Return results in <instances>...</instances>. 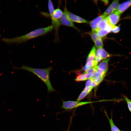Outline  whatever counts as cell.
I'll return each mask as SVG.
<instances>
[{"label": "cell", "mask_w": 131, "mask_h": 131, "mask_svg": "<svg viewBox=\"0 0 131 131\" xmlns=\"http://www.w3.org/2000/svg\"><path fill=\"white\" fill-rule=\"evenodd\" d=\"M13 65L12 69H19L26 70L37 76L45 84L48 93L56 91L51 84L50 79V74L52 69V66L45 68L41 69L33 68L24 65H23L21 67H18Z\"/></svg>", "instance_id": "6da1fadb"}, {"label": "cell", "mask_w": 131, "mask_h": 131, "mask_svg": "<svg viewBox=\"0 0 131 131\" xmlns=\"http://www.w3.org/2000/svg\"><path fill=\"white\" fill-rule=\"evenodd\" d=\"M53 29L51 25L39 28L22 36L11 38H3L2 41L8 43L20 44L25 42L29 40L43 35L51 32Z\"/></svg>", "instance_id": "7a4b0ae2"}, {"label": "cell", "mask_w": 131, "mask_h": 131, "mask_svg": "<svg viewBox=\"0 0 131 131\" xmlns=\"http://www.w3.org/2000/svg\"><path fill=\"white\" fill-rule=\"evenodd\" d=\"M107 100H102L96 101H63V104L61 106L62 108L65 110H70L76 108L87 104L97 102H101L107 101Z\"/></svg>", "instance_id": "3957f363"}, {"label": "cell", "mask_w": 131, "mask_h": 131, "mask_svg": "<svg viewBox=\"0 0 131 131\" xmlns=\"http://www.w3.org/2000/svg\"><path fill=\"white\" fill-rule=\"evenodd\" d=\"M66 2H65V6L63 14L60 18L61 25L77 29L72 21L68 17L67 13V10L66 6Z\"/></svg>", "instance_id": "277c9868"}, {"label": "cell", "mask_w": 131, "mask_h": 131, "mask_svg": "<svg viewBox=\"0 0 131 131\" xmlns=\"http://www.w3.org/2000/svg\"><path fill=\"white\" fill-rule=\"evenodd\" d=\"M120 15L115 12L109 14L106 17L109 23L112 25H115L119 21Z\"/></svg>", "instance_id": "5b68a950"}, {"label": "cell", "mask_w": 131, "mask_h": 131, "mask_svg": "<svg viewBox=\"0 0 131 131\" xmlns=\"http://www.w3.org/2000/svg\"><path fill=\"white\" fill-rule=\"evenodd\" d=\"M67 13L68 17L72 21L79 23H88L86 20L73 14L68 10Z\"/></svg>", "instance_id": "8992f818"}, {"label": "cell", "mask_w": 131, "mask_h": 131, "mask_svg": "<svg viewBox=\"0 0 131 131\" xmlns=\"http://www.w3.org/2000/svg\"><path fill=\"white\" fill-rule=\"evenodd\" d=\"M131 6V0L123 2L119 5L117 9L114 12L121 15Z\"/></svg>", "instance_id": "52a82bcc"}, {"label": "cell", "mask_w": 131, "mask_h": 131, "mask_svg": "<svg viewBox=\"0 0 131 131\" xmlns=\"http://www.w3.org/2000/svg\"><path fill=\"white\" fill-rule=\"evenodd\" d=\"M106 16L103 14L96 17L90 22L92 31H96L98 30L97 25L99 22Z\"/></svg>", "instance_id": "ba28073f"}, {"label": "cell", "mask_w": 131, "mask_h": 131, "mask_svg": "<svg viewBox=\"0 0 131 131\" xmlns=\"http://www.w3.org/2000/svg\"><path fill=\"white\" fill-rule=\"evenodd\" d=\"M109 58L105 59L102 61L98 66V69L107 73L108 69Z\"/></svg>", "instance_id": "9c48e42d"}, {"label": "cell", "mask_w": 131, "mask_h": 131, "mask_svg": "<svg viewBox=\"0 0 131 131\" xmlns=\"http://www.w3.org/2000/svg\"><path fill=\"white\" fill-rule=\"evenodd\" d=\"M96 53L102 59H106L111 56V55L102 48L98 49Z\"/></svg>", "instance_id": "30bf717a"}, {"label": "cell", "mask_w": 131, "mask_h": 131, "mask_svg": "<svg viewBox=\"0 0 131 131\" xmlns=\"http://www.w3.org/2000/svg\"><path fill=\"white\" fill-rule=\"evenodd\" d=\"M93 74V73H90L81 74L78 76L75 80L76 81L79 82L88 80L91 78Z\"/></svg>", "instance_id": "8fae6325"}, {"label": "cell", "mask_w": 131, "mask_h": 131, "mask_svg": "<svg viewBox=\"0 0 131 131\" xmlns=\"http://www.w3.org/2000/svg\"><path fill=\"white\" fill-rule=\"evenodd\" d=\"M96 51L95 47L93 46L87 56L86 60V62L95 60Z\"/></svg>", "instance_id": "7c38bea8"}, {"label": "cell", "mask_w": 131, "mask_h": 131, "mask_svg": "<svg viewBox=\"0 0 131 131\" xmlns=\"http://www.w3.org/2000/svg\"><path fill=\"white\" fill-rule=\"evenodd\" d=\"M105 113L110 125L111 131H122L114 124L112 114L111 117L109 118L106 112Z\"/></svg>", "instance_id": "4fadbf2b"}, {"label": "cell", "mask_w": 131, "mask_h": 131, "mask_svg": "<svg viewBox=\"0 0 131 131\" xmlns=\"http://www.w3.org/2000/svg\"><path fill=\"white\" fill-rule=\"evenodd\" d=\"M109 22L106 17L102 19L98 23L97 25L98 30L105 29Z\"/></svg>", "instance_id": "5bb4252c"}, {"label": "cell", "mask_w": 131, "mask_h": 131, "mask_svg": "<svg viewBox=\"0 0 131 131\" xmlns=\"http://www.w3.org/2000/svg\"><path fill=\"white\" fill-rule=\"evenodd\" d=\"M98 63L95 60L92 61H89L81 69V70L86 71L92 67L97 66Z\"/></svg>", "instance_id": "9a60e30c"}, {"label": "cell", "mask_w": 131, "mask_h": 131, "mask_svg": "<svg viewBox=\"0 0 131 131\" xmlns=\"http://www.w3.org/2000/svg\"><path fill=\"white\" fill-rule=\"evenodd\" d=\"M96 32L98 36L101 38L105 37L109 33L107 30L105 29L98 30Z\"/></svg>", "instance_id": "2e32d148"}, {"label": "cell", "mask_w": 131, "mask_h": 131, "mask_svg": "<svg viewBox=\"0 0 131 131\" xmlns=\"http://www.w3.org/2000/svg\"><path fill=\"white\" fill-rule=\"evenodd\" d=\"M89 93L86 91L84 89L78 96L76 101H81Z\"/></svg>", "instance_id": "e0dca14e"}, {"label": "cell", "mask_w": 131, "mask_h": 131, "mask_svg": "<svg viewBox=\"0 0 131 131\" xmlns=\"http://www.w3.org/2000/svg\"><path fill=\"white\" fill-rule=\"evenodd\" d=\"M95 47L98 49L102 48L103 44L101 38H99L94 42Z\"/></svg>", "instance_id": "ac0fdd59"}, {"label": "cell", "mask_w": 131, "mask_h": 131, "mask_svg": "<svg viewBox=\"0 0 131 131\" xmlns=\"http://www.w3.org/2000/svg\"><path fill=\"white\" fill-rule=\"evenodd\" d=\"M106 73L105 72L98 69L95 74L96 77V78L103 77L104 78Z\"/></svg>", "instance_id": "d6986e66"}, {"label": "cell", "mask_w": 131, "mask_h": 131, "mask_svg": "<svg viewBox=\"0 0 131 131\" xmlns=\"http://www.w3.org/2000/svg\"><path fill=\"white\" fill-rule=\"evenodd\" d=\"M119 5V0H114L109 6L115 11L118 8Z\"/></svg>", "instance_id": "ffe728a7"}, {"label": "cell", "mask_w": 131, "mask_h": 131, "mask_svg": "<svg viewBox=\"0 0 131 131\" xmlns=\"http://www.w3.org/2000/svg\"><path fill=\"white\" fill-rule=\"evenodd\" d=\"M98 69V66H97L91 67L87 70L85 71L84 74L93 73V74L96 73Z\"/></svg>", "instance_id": "44dd1931"}, {"label": "cell", "mask_w": 131, "mask_h": 131, "mask_svg": "<svg viewBox=\"0 0 131 131\" xmlns=\"http://www.w3.org/2000/svg\"><path fill=\"white\" fill-rule=\"evenodd\" d=\"M123 97L126 102L128 110L131 113V100L124 95H123Z\"/></svg>", "instance_id": "7402d4cb"}, {"label": "cell", "mask_w": 131, "mask_h": 131, "mask_svg": "<svg viewBox=\"0 0 131 131\" xmlns=\"http://www.w3.org/2000/svg\"><path fill=\"white\" fill-rule=\"evenodd\" d=\"M90 35L92 39L94 42L100 38L98 35L96 31H92Z\"/></svg>", "instance_id": "603a6c76"}, {"label": "cell", "mask_w": 131, "mask_h": 131, "mask_svg": "<svg viewBox=\"0 0 131 131\" xmlns=\"http://www.w3.org/2000/svg\"><path fill=\"white\" fill-rule=\"evenodd\" d=\"M115 11L109 6L103 14L106 16L109 14L114 12Z\"/></svg>", "instance_id": "cb8c5ba5"}, {"label": "cell", "mask_w": 131, "mask_h": 131, "mask_svg": "<svg viewBox=\"0 0 131 131\" xmlns=\"http://www.w3.org/2000/svg\"><path fill=\"white\" fill-rule=\"evenodd\" d=\"M104 78H96L93 80L97 86L102 81Z\"/></svg>", "instance_id": "d4e9b609"}, {"label": "cell", "mask_w": 131, "mask_h": 131, "mask_svg": "<svg viewBox=\"0 0 131 131\" xmlns=\"http://www.w3.org/2000/svg\"><path fill=\"white\" fill-rule=\"evenodd\" d=\"M120 28L118 26L114 25L112 32L114 33H117L120 31Z\"/></svg>", "instance_id": "484cf974"}, {"label": "cell", "mask_w": 131, "mask_h": 131, "mask_svg": "<svg viewBox=\"0 0 131 131\" xmlns=\"http://www.w3.org/2000/svg\"><path fill=\"white\" fill-rule=\"evenodd\" d=\"M93 80L91 78L88 79L86 82L85 87L92 86V83Z\"/></svg>", "instance_id": "4316f807"}, {"label": "cell", "mask_w": 131, "mask_h": 131, "mask_svg": "<svg viewBox=\"0 0 131 131\" xmlns=\"http://www.w3.org/2000/svg\"><path fill=\"white\" fill-rule=\"evenodd\" d=\"M93 87L92 86L85 87L84 89L86 91L90 93L93 88Z\"/></svg>", "instance_id": "83f0119b"}, {"label": "cell", "mask_w": 131, "mask_h": 131, "mask_svg": "<svg viewBox=\"0 0 131 131\" xmlns=\"http://www.w3.org/2000/svg\"><path fill=\"white\" fill-rule=\"evenodd\" d=\"M102 1L106 5L108 4L109 3V1L108 0H102Z\"/></svg>", "instance_id": "f1b7e54d"}]
</instances>
